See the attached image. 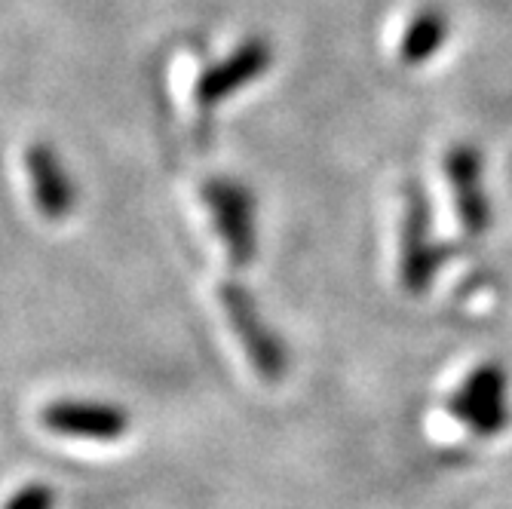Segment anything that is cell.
<instances>
[{"mask_svg":"<svg viewBox=\"0 0 512 509\" xmlns=\"http://www.w3.org/2000/svg\"><path fill=\"white\" fill-rule=\"evenodd\" d=\"M218 295H221L224 313L230 319V326H234L252 368L264 381H279L286 375V365H289L286 347H283V341L276 338V332L264 322L255 298L240 283H224L218 289Z\"/></svg>","mask_w":512,"mask_h":509,"instance_id":"cell-1","label":"cell"},{"mask_svg":"<svg viewBox=\"0 0 512 509\" xmlns=\"http://www.w3.org/2000/svg\"><path fill=\"white\" fill-rule=\"evenodd\" d=\"M203 200L230 261L234 267H246L255 258V203L246 184L234 178H209L203 184Z\"/></svg>","mask_w":512,"mask_h":509,"instance_id":"cell-2","label":"cell"},{"mask_svg":"<svg viewBox=\"0 0 512 509\" xmlns=\"http://www.w3.org/2000/svg\"><path fill=\"white\" fill-rule=\"evenodd\" d=\"M40 421L46 430L68 439L86 442H117L129 430V414L111 402H86V399H59L43 408Z\"/></svg>","mask_w":512,"mask_h":509,"instance_id":"cell-3","label":"cell"},{"mask_svg":"<svg viewBox=\"0 0 512 509\" xmlns=\"http://www.w3.org/2000/svg\"><path fill=\"white\" fill-rule=\"evenodd\" d=\"M270 43L261 37L246 40L240 50L230 53L224 62H218L215 68H209L200 83H197V105L200 111H212L218 108L224 99H230L234 92H240L246 83H252L255 77H261L270 68Z\"/></svg>","mask_w":512,"mask_h":509,"instance_id":"cell-4","label":"cell"},{"mask_svg":"<svg viewBox=\"0 0 512 509\" xmlns=\"http://www.w3.org/2000/svg\"><path fill=\"white\" fill-rule=\"evenodd\" d=\"M451 411L479 436H494L506 427V378L497 365H482L451 399Z\"/></svg>","mask_w":512,"mask_h":509,"instance_id":"cell-5","label":"cell"},{"mask_svg":"<svg viewBox=\"0 0 512 509\" xmlns=\"http://www.w3.org/2000/svg\"><path fill=\"white\" fill-rule=\"evenodd\" d=\"M25 169L31 178V194H34L40 215L50 221L68 218L77 206V188L62 157L50 145L37 142L25 151Z\"/></svg>","mask_w":512,"mask_h":509,"instance_id":"cell-6","label":"cell"},{"mask_svg":"<svg viewBox=\"0 0 512 509\" xmlns=\"http://www.w3.org/2000/svg\"><path fill=\"white\" fill-rule=\"evenodd\" d=\"M427 206L421 194L411 191L402 227V283L411 295H421L430 286V276L439 267V249L430 246Z\"/></svg>","mask_w":512,"mask_h":509,"instance_id":"cell-7","label":"cell"},{"mask_svg":"<svg viewBox=\"0 0 512 509\" xmlns=\"http://www.w3.org/2000/svg\"><path fill=\"white\" fill-rule=\"evenodd\" d=\"M448 181L457 197L460 221L470 234L488 227V200L482 194V175H479V157L470 148H454L448 157Z\"/></svg>","mask_w":512,"mask_h":509,"instance_id":"cell-8","label":"cell"},{"mask_svg":"<svg viewBox=\"0 0 512 509\" xmlns=\"http://www.w3.org/2000/svg\"><path fill=\"white\" fill-rule=\"evenodd\" d=\"M448 37V19L439 7H427L417 13L405 34H402V46H399V56L405 65H424L427 59H433Z\"/></svg>","mask_w":512,"mask_h":509,"instance_id":"cell-9","label":"cell"},{"mask_svg":"<svg viewBox=\"0 0 512 509\" xmlns=\"http://www.w3.org/2000/svg\"><path fill=\"white\" fill-rule=\"evenodd\" d=\"M56 506V491L50 485H28L10 497L4 509H53Z\"/></svg>","mask_w":512,"mask_h":509,"instance_id":"cell-10","label":"cell"}]
</instances>
